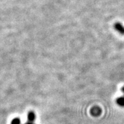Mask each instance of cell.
<instances>
[{
    "mask_svg": "<svg viewBox=\"0 0 124 124\" xmlns=\"http://www.w3.org/2000/svg\"><path fill=\"white\" fill-rule=\"evenodd\" d=\"M90 113L93 116H98L99 115H101V110L99 108V107H94L91 109L90 110Z\"/></svg>",
    "mask_w": 124,
    "mask_h": 124,
    "instance_id": "cell-1",
    "label": "cell"
},
{
    "mask_svg": "<svg viewBox=\"0 0 124 124\" xmlns=\"http://www.w3.org/2000/svg\"><path fill=\"white\" fill-rule=\"evenodd\" d=\"M114 27H115V30H116L119 33H121V35H124V27L121 23L116 22V23H115Z\"/></svg>",
    "mask_w": 124,
    "mask_h": 124,
    "instance_id": "cell-2",
    "label": "cell"
},
{
    "mask_svg": "<svg viewBox=\"0 0 124 124\" xmlns=\"http://www.w3.org/2000/svg\"><path fill=\"white\" fill-rule=\"evenodd\" d=\"M27 117H28V122L33 123V122H34V121H35L36 119V116H35V112H32V111H30V112L28 113V116H27Z\"/></svg>",
    "mask_w": 124,
    "mask_h": 124,
    "instance_id": "cell-3",
    "label": "cell"
},
{
    "mask_svg": "<svg viewBox=\"0 0 124 124\" xmlns=\"http://www.w3.org/2000/svg\"><path fill=\"white\" fill-rule=\"evenodd\" d=\"M116 102L119 106L124 107V97L117 98L116 100Z\"/></svg>",
    "mask_w": 124,
    "mask_h": 124,
    "instance_id": "cell-4",
    "label": "cell"
},
{
    "mask_svg": "<svg viewBox=\"0 0 124 124\" xmlns=\"http://www.w3.org/2000/svg\"><path fill=\"white\" fill-rule=\"evenodd\" d=\"M10 124H21V120L19 118H15L11 121Z\"/></svg>",
    "mask_w": 124,
    "mask_h": 124,
    "instance_id": "cell-5",
    "label": "cell"
},
{
    "mask_svg": "<svg viewBox=\"0 0 124 124\" xmlns=\"http://www.w3.org/2000/svg\"><path fill=\"white\" fill-rule=\"evenodd\" d=\"M34 124V123H31V122H27L26 124Z\"/></svg>",
    "mask_w": 124,
    "mask_h": 124,
    "instance_id": "cell-6",
    "label": "cell"
},
{
    "mask_svg": "<svg viewBox=\"0 0 124 124\" xmlns=\"http://www.w3.org/2000/svg\"><path fill=\"white\" fill-rule=\"evenodd\" d=\"M121 90H122V91H123V92L124 93V86L123 87V88H121Z\"/></svg>",
    "mask_w": 124,
    "mask_h": 124,
    "instance_id": "cell-7",
    "label": "cell"
}]
</instances>
